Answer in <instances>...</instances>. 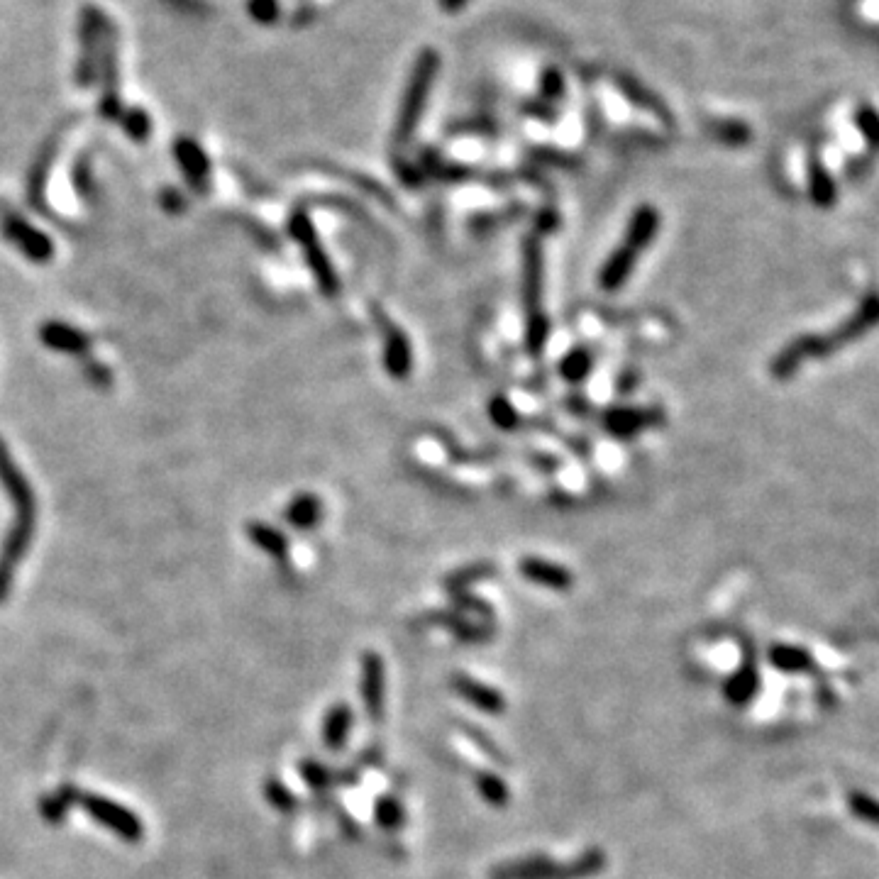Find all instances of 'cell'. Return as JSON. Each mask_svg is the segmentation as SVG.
<instances>
[{
	"mask_svg": "<svg viewBox=\"0 0 879 879\" xmlns=\"http://www.w3.org/2000/svg\"><path fill=\"white\" fill-rule=\"evenodd\" d=\"M0 484L5 486V494L13 501L15 511L10 533L5 535L3 547H0V604H3L8 599L10 589H13L15 569H18V562H22V557L27 555V547L32 543L37 525L35 491H32L25 474L18 469V464H15L13 455H10L8 445L3 440H0Z\"/></svg>",
	"mask_w": 879,
	"mask_h": 879,
	"instance_id": "1",
	"label": "cell"
},
{
	"mask_svg": "<svg viewBox=\"0 0 879 879\" xmlns=\"http://www.w3.org/2000/svg\"><path fill=\"white\" fill-rule=\"evenodd\" d=\"M438 69H440L438 52L425 49V52L418 57L416 66H413L406 93H403L401 108H398V120L394 130L396 145H406V142H411V137L416 135L420 118H423L425 103H428L430 91H433L435 76H438Z\"/></svg>",
	"mask_w": 879,
	"mask_h": 879,
	"instance_id": "2",
	"label": "cell"
},
{
	"mask_svg": "<svg viewBox=\"0 0 879 879\" xmlns=\"http://www.w3.org/2000/svg\"><path fill=\"white\" fill-rule=\"evenodd\" d=\"M76 804H79L93 821L101 823V826L108 828V831H113L115 836L123 838L125 843H140L142 836H145L142 818L132 814L127 806L108 799V796L79 792V796H76Z\"/></svg>",
	"mask_w": 879,
	"mask_h": 879,
	"instance_id": "3",
	"label": "cell"
},
{
	"mask_svg": "<svg viewBox=\"0 0 879 879\" xmlns=\"http://www.w3.org/2000/svg\"><path fill=\"white\" fill-rule=\"evenodd\" d=\"M289 230L293 240L301 245L303 254H306V262L308 267H311L315 281H318L320 291H323L325 296H337V291H340V279H337L333 262H330L328 254H325L323 247H320L311 218H308L303 210H296L289 220Z\"/></svg>",
	"mask_w": 879,
	"mask_h": 879,
	"instance_id": "4",
	"label": "cell"
},
{
	"mask_svg": "<svg viewBox=\"0 0 879 879\" xmlns=\"http://www.w3.org/2000/svg\"><path fill=\"white\" fill-rule=\"evenodd\" d=\"M108 15L98 8H84L79 22V42H81V57L76 64V84L79 86H91L93 76L98 71V57H101V35H103V22Z\"/></svg>",
	"mask_w": 879,
	"mask_h": 879,
	"instance_id": "5",
	"label": "cell"
},
{
	"mask_svg": "<svg viewBox=\"0 0 879 879\" xmlns=\"http://www.w3.org/2000/svg\"><path fill=\"white\" fill-rule=\"evenodd\" d=\"M0 228H3L5 240L10 245H15L22 252V257H27L35 264H47L54 257V245L42 230H37L35 225L27 223L25 218L15 213H5L0 218Z\"/></svg>",
	"mask_w": 879,
	"mask_h": 879,
	"instance_id": "6",
	"label": "cell"
},
{
	"mask_svg": "<svg viewBox=\"0 0 879 879\" xmlns=\"http://www.w3.org/2000/svg\"><path fill=\"white\" fill-rule=\"evenodd\" d=\"M374 320L381 330H384V369L391 379H406L413 369V352L411 342H408L406 333L398 328L396 323H391L379 308H374Z\"/></svg>",
	"mask_w": 879,
	"mask_h": 879,
	"instance_id": "7",
	"label": "cell"
},
{
	"mask_svg": "<svg viewBox=\"0 0 879 879\" xmlns=\"http://www.w3.org/2000/svg\"><path fill=\"white\" fill-rule=\"evenodd\" d=\"M877 313H879L877 311V296L875 293H870V296L862 301V306L858 308V311L850 315V318L845 320V323L840 325L838 330H833L831 335H821V355L823 357L833 355V352H838L840 347L850 345V342L865 335L867 330L875 328Z\"/></svg>",
	"mask_w": 879,
	"mask_h": 879,
	"instance_id": "8",
	"label": "cell"
},
{
	"mask_svg": "<svg viewBox=\"0 0 879 879\" xmlns=\"http://www.w3.org/2000/svg\"><path fill=\"white\" fill-rule=\"evenodd\" d=\"M359 694L367 716L379 721L384 716L386 699V667L379 652H364L362 655V677H359Z\"/></svg>",
	"mask_w": 879,
	"mask_h": 879,
	"instance_id": "9",
	"label": "cell"
},
{
	"mask_svg": "<svg viewBox=\"0 0 879 879\" xmlns=\"http://www.w3.org/2000/svg\"><path fill=\"white\" fill-rule=\"evenodd\" d=\"M450 687L455 691L460 699L467 701L472 709L486 713V716H501L506 713V696L501 694L499 689L489 687V684L479 682V679L469 677V674H452L450 677Z\"/></svg>",
	"mask_w": 879,
	"mask_h": 879,
	"instance_id": "10",
	"label": "cell"
},
{
	"mask_svg": "<svg viewBox=\"0 0 879 879\" xmlns=\"http://www.w3.org/2000/svg\"><path fill=\"white\" fill-rule=\"evenodd\" d=\"M540 293H543V245L538 235L523 240V303L525 315L540 311Z\"/></svg>",
	"mask_w": 879,
	"mask_h": 879,
	"instance_id": "11",
	"label": "cell"
},
{
	"mask_svg": "<svg viewBox=\"0 0 879 879\" xmlns=\"http://www.w3.org/2000/svg\"><path fill=\"white\" fill-rule=\"evenodd\" d=\"M809 359H823L821 357V335H801L796 340L789 342L779 355L772 359V377L777 381L792 379L799 372L801 364H806Z\"/></svg>",
	"mask_w": 879,
	"mask_h": 879,
	"instance_id": "12",
	"label": "cell"
},
{
	"mask_svg": "<svg viewBox=\"0 0 879 879\" xmlns=\"http://www.w3.org/2000/svg\"><path fill=\"white\" fill-rule=\"evenodd\" d=\"M662 423V413L657 408H633V406H621L611 408L604 413V428L608 435L613 438H633L640 430H645L648 425Z\"/></svg>",
	"mask_w": 879,
	"mask_h": 879,
	"instance_id": "13",
	"label": "cell"
},
{
	"mask_svg": "<svg viewBox=\"0 0 879 879\" xmlns=\"http://www.w3.org/2000/svg\"><path fill=\"white\" fill-rule=\"evenodd\" d=\"M518 572L528 582L543 586L550 591H569L574 586V574L567 567L557 565V562L545 560V557H523L518 562Z\"/></svg>",
	"mask_w": 879,
	"mask_h": 879,
	"instance_id": "14",
	"label": "cell"
},
{
	"mask_svg": "<svg viewBox=\"0 0 879 879\" xmlns=\"http://www.w3.org/2000/svg\"><path fill=\"white\" fill-rule=\"evenodd\" d=\"M762 687V679H760V670L753 665V662H743V665L735 670L731 677L723 682V696L726 701L735 709H745L755 701V696L760 694Z\"/></svg>",
	"mask_w": 879,
	"mask_h": 879,
	"instance_id": "15",
	"label": "cell"
},
{
	"mask_svg": "<svg viewBox=\"0 0 879 879\" xmlns=\"http://www.w3.org/2000/svg\"><path fill=\"white\" fill-rule=\"evenodd\" d=\"M174 157H176V162H179L181 171H184L186 179H189V184L193 186V189L196 191L206 189L208 176H210V162H208L206 152L201 149V145L189 140V137H181V140H176V145H174Z\"/></svg>",
	"mask_w": 879,
	"mask_h": 879,
	"instance_id": "16",
	"label": "cell"
},
{
	"mask_svg": "<svg viewBox=\"0 0 879 879\" xmlns=\"http://www.w3.org/2000/svg\"><path fill=\"white\" fill-rule=\"evenodd\" d=\"M40 340L49 350L64 352V355H84V352H88V347H91V337L84 330L74 328L69 323H59V320L42 325Z\"/></svg>",
	"mask_w": 879,
	"mask_h": 879,
	"instance_id": "17",
	"label": "cell"
},
{
	"mask_svg": "<svg viewBox=\"0 0 879 879\" xmlns=\"http://www.w3.org/2000/svg\"><path fill=\"white\" fill-rule=\"evenodd\" d=\"M608 858L601 848H589L582 855H577L574 860H569L567 865H557L552 862L545 870V875L540 879H589L594 875H601L606 870Z\"/></svg>",
	"mask_w": 879,
	"mask_h": 879,
	"instance_id": "18",
	"label": "cell"
},
{
	"mask_svg": "<svg viewBox=\"0 0 879 879\" xmlns=\"http://www.w3.org/2000/svg\"><path fill=\"white\" fill-rule=\"evenodd\" d=\"M423 623L447 630V633H452L457 640H462V643H484V640L491 638V628L489 626H484V623L469 621V618L457 616V613H452V611L425 613Z\"/></svg>",
	"mask_w": 879,
	"mask_h": 879,
	"instance_id": "19",
	"label": "cell"
},
{
	"mask_svg": "<svg viewBox=\"0 0 879 879\" xmlns=\"http://www.w3.org/2000/svg\"><path fill=\"white\" fill-rule=\"evenodd\" d=\"M352 726H355V713H352V709L345 704V701H340V704H335L333 709H328V713H325L323 718L325 748L333 750V753H340V750L347 745Z\"/></svg>",
	"mask_w": 879,
	"mask_h": 879,
	"instance_id": "20",
	"label": "cell"
},
{
	"mask_svg": "<svg viewBox=\"0 0 879 879\" xmlns=\"http://www.w3.org/2000/svg\"><path fill=\"white\" fill-rule=\"evenodd\" d=\"M767 662L782 674H811L816 670V660L809 650L787 643L772 645L767 650Z\"/></svg>",
	"mask_w": 879,
	"mask_h": 879,
	"instance_id": "21",
	"label": "cell"
},
{
	"mask_svg": "<svg viewBox=\"0 0 879 879\" xmlns=\"http://www.w3.org/2000/svg\"><path fill=\"white\" fill-rule=\"evenodd\" d=\"M657 230H660V213H657V208L640 206L633 213V218H630L626 240H623V245H628L630 250H635V252L640 254V252L648 250V247L652 245V240H655Z\"/></svg>",
	"mask_w": 879,
	"mask_h": 879,
	"instance_id": "22",
	"label": "cell"
},
{
	"mask_svg": "<svg viewBox=\"0 0 879 879\" xmlns=\"http://www.w3.org/2000/svg\"><path fill=\"white\" fill-rule=\"evenodd\" d=\"M635 264H638V252L630 250L628 245H621L611 257L606 259V264L599 272V286L604 291H618L633 274Z\"/></svg>",
	"mask_w": 879,
	"mask_h": 879,
	"instance_id": "23",
	"label": "cell"
},
{
	"mask_svg": "<svg viewBox=\"0 0 879 879\" xmlns=\"http://www.w3.org/2000/svg\"><path fill=\"white\" fill-rule=\"evenodd\" d=\"M550 855H525V858L499 862L489 870V879H540L552 865Z\"/></svg>",
	"mask_w": 879,
	"mask_h": 879,
	"instance_id": "24",
	"label": "cell"
},
{
	"mask_svg": "<svg viewBox=\"0 0 879 879\" xmlns=\"http://www.w3.org/2000/svg\"><path fill=\"white\" fill-rule=\"evenodd\" d=\"M809 193L811 201L818 208H831L838 201V189L836 181H833L831 171L826 169V164L818 157L809 159Z\"/></svg>",
	"mask_w": 879,
	"mask_h": 879,
	"instance_id": "25",
	"label": "cell"
},
{
	"mask_svg": "<svg viewBox=\"0 0 879 879\" xmlns=\"http://www.w3.org/2000/svg\"><path fill=\"white\" fill-rule=\"evenodd\" d=\"M284 518L291 528L313 530L320 523V518H323V503H320L318 496L301 494L286 506Z\"/></svg>",
	"mask_w": 879,
	"mask_h": 879,
	"instance_id": "26",
	"label": "cell"
},
{
	"mask_svg": "<svg viewBox=\"0 0 879 879\" xmlns=\"http://www.w3.org/2000/svg\"><path fill=\"white\" fill-rule=\"evenodd\" d=\"M247 535H250V540L259 547V550L267 552V555L274 557V560L284 562L286 555H289V540H286V535L281 533V530L272 528V525L250 523L247 525Z\"/></svg>",
	"mask_w": 879,
	"mask_h": 879,
	"instance_id": "27",
	"label": "cell"
},
{
	"mask_svg": "<svg viewBox=\"0 0 879 879\" xmlns=\"http://www.w3.org/2000/svg\"><path fill=\"white\" fill-rule=\"evenodd\" d=\"M474 789H477V794L482 796L484 804H489L491 809H506L511 804V789H508V784L496 772H477L474 775Z\"/></svg>",
	"mask_w": 879,
	"mask_h": 879,
	"instance_id": "28",
	"label": "cell"
},
{
	"mask_svg": "<svg viewBox=\"0 0 879 879\" xmlns=\"http://www.w3.org/2000/svg\"><path fill=\"white\" fill-rule=\"evenodd\" d=\"M455 728L464 735V738L469 740V743L474 745V748L479 750V753H484L486 757H489L491 762H496V765H501V767L511 765L508 755L503 753L499 745H496V740L491 738V735L486 733V731H482V728L472 726V723H467V721H460V718H457V721H455Z\"/></svg>",
	"mask_w": 879,
	"mask_h": 879,
	"instance_id": "29",
	"label": "cell"
},
{
	"mask_svg": "<svg viewBox=\"0 0 879 879\" xmlns=\"http://www.w3.org/2000/svg\"><path fill=\"white\" fill-rule=\"evenodd\" d=\"M374 821L386 833L401 831L406 826V809H403L401 799L394 794H381L374 804Z\"/></svg>",
	"mask_w": 879,
	"mask_h": 879,
	"instance_id": "30",
	"label": "cell"
},
{
	"mask_svg": "<svg viewBox=\"0 0 879 879\" xmlns=\"http://www.w3.org/2000/svg\"><path fill=\"white\" fill-rule=\"evenodd\" d=\"M54 152H57V135H54L52 140L44 145L40 159H37L35 169H32V176H30V189L27 191H30L32 208H37V210H44L42 193H44V184H47V171H49V167H52Z\"/></svg>",
	"mask_w": 879,
	"mask_h": 879,
	"instance_id": "31",
	"label": "cell"
},
{
	"mask_svg": "<svg viewBox=\"0 0 879 879\" xmlns=\"http://www.w3.org/2000/svg\"><path fill=\"white\" fill-rule=\"evenodd\" d=\"M594 367V355H591L586 347H574L572 352H567L560 362V377L567 384H582V381L591 374Z\"/></svg>",
	"mask_w": 879,
	"mask_h": 879,
	"instance_id": "32",
	"label": "cell"
},
{
	"mask_svg": "<svg viewBox=\"0 0 879 879\" xmlns=\"http://www.w3.org/2000/svg\"><path fill=\"white\" fill-rule=\"evenodd\" d=\"M76 796H79V789L71 787V784H66V787L57 789L54 794L44 796V799L40 801V814L47 818L49 823H62L66 811H69V806L76 804Z\"/></svg>",
	"mask_w": 879,
	"mask_h": 879,
	"instance_id": "33",
	"label": "cell"
},
{
	"mask_svg": "<svg viewBox=\"0 0 879 879\" xmlns=\"http://www.w3.org/2000/svg\"><path fill=\"white\" fill-rule=\"evenodd\" d=\"M547 340H550V318L543 311L525 315V350L533 357L543 355Z\"/></svg>",
	"mask_w": 879,
	"mask_h": 879,
	"instance_id": "34",
	"label": "cell"
},
{
	"mask_svg": "<svg viewBox=\"0 0 879 879\" xmlns=\"http://www.w3.org/2000/svg\"><path fill=\"white\" fill-rule=\"evenodd\" d=\"M491 577H496L494 565H484L482 562V565L462 567L445 579V591L447 594H455V591H469V586L472 584L482 582V579H491Z\"/></svg>",
	"mask_w": 879,
	"mask_h": 879,
	"instance_id": "35",
	"label": "cell"
},
{
	"mask_svg": "<svg viewBox=\"0 0 879 879\" xmlns=\"http://www.w3.org/2000/svg\"><path fill=\"white\" fill-rule=\"evenodd\" d=\"M264 796H267L269 806H274L279 814H293V811H298V806H301V799H298V796L276 777H269L267 782H264Z\"/></svg>",
	"mask_w": 879,
	"mask_h": 879,
	"instance_id": "36",
	"label": "cell"
},
{
	"mask_svg": "<svg viewBox=\"0 0 879 879\" xmlns=\"http://www.w3.org/2000/svg\"><path fill=\"white\" fill-rule=\"evenodd\" d=\"M303 782L313 789V792H325L335 784V772L330 767H325L323 762L311 760V757H303L301 765H298Z\"/></svg>",
	"mask_w": 879,
	"mask_h": 879,
	"instance_id": "37",
	"label": "cell"
},
{
	"mask_svg": "<svg viewBox=\"0 0 879 879\" xmlns=\"http://www.w3.org/2000/svg\"><path fill=\"white\" fill-rule=\"evenodd\" d=\"M848 809H850V814L858 818V821L867 823V826H877L879 823V809H877L875 796L860 792V789H855V792L848 794Z\"/></svg>",
	"mask_w": 879,
	"mask_h": 879,
	"instance_id": "38",
	"label": "cell"
},
{
	"mask_svg": "<svg viewBox=\"0 0 879 879\" xmlns=\"http://www.w3.org/2000/svg\"><path fill=\"white\" fill-rule=\"evenodd\" d=\"M489 418L491 423L496 425L499 430H516L521 418H518V411L513 408V403L508 401L506 396H494L489 401Z\"/></svg>",
	"mask_w": 879,
	"mask_h": 879,
	"instance_id": "39",
	"label": "cell"
},
{
	"mask_svg": "<svg viewBox=\"0 0 879 879\" xmlns=\"http://www.w3.org/2000/svg\"><path fill=\"white\" fill-rule=\"evenodd\" d=\"M120 125H123V130L130 135V140L135 142H145L149 132H152V120H149V115L142 108L123 110V115H120Z\"/></svg>",
	"mask_w": 879,
	"mask_h": 879,
	"instance_id": "40",
	"label": "cell"
},
{
	"mask_svg": "<svg viewBox=\"0 0 879 879\" xmlns=\"http://www.w3.org/2000/svg\"><path fill=\"white\" fill-rule=\"evenodd\" d=\"M450 596L460 611L474 613V616L484 618V621H494V608H491V604H486L484 599L474 596L472 591H455V594H450Z\"/></svg>",
	"mask_w": 879,
	"mask_h": 879,
	"instance_id": "41",
	"label": "cell"
},
{
	"mask_svg": "<svg viewBox=\"0 0 879 879\" xmlns=\"http://www.w3.org/2000/svg\"><path fill=\"white\" fill-rule=\"evenodd\" d=\"M713 135H716V140L726 142V145H731V147L748 145V142H750L748 125L733 123V120H726V123H718L716 127H713Z\"/></svg>",
	"mask_w": 879,
	"mask_h": 879,
	"instance_id": "42",
	"label": "cell"
},
{
	"mask_svg": "<svg viewBox=\"0 0 879 879\" xmlns=\"http://www.w3.org/2000/svg\"><path fill=\"white\" fill-rule=\"evenodd\" d=\"M247 10L257 22L262 25H272L279 18V0H250Z\"/></svg>",
	"mask_w": 879,
	"mask_h": 879,
	"instance_id": "43",
	"label": "cell"
},
{
	"mask_svg": "<svg viewBox=\"0 0 879 879\" xmlns=\"http://www.w3.org/2000/svg\"><path fill=\"white\" fill-rule=\"evenodd\" d=\"M855 125L862 132V137L867 140V145L875 147L877 145V118H875V110L872 108H862L858 115H855Z\"/></svg>",
	"mask_w": 879,
	"mask_h": 879,
	"instance_id": "44",
	"label": "cell"
},
{
	"mask_svg": "<svg viewBox=\"0 0 879 879\" xmlns=\"http://www.w3.org/2000/svg\"><path fill=\"white\" fill-rule=\"evenodd\" d=\"M86 377L91 379L96 386H108L110 379H113V377H110L108 369H105L103 364H98V362L88 364V367H86Z\"/></svg>",
	"mask_w": 879,
	"mask_h": 879,
	"instance_id": "45",
	"label": "cell"
},
{
	"mask_svg": "<svg viewBox=\"0 0 879 879\" xmlns=\"http://www.w3.org/2000/svg\"><path fill=\"white\" fill-rule=\"evenodd\" d=\"M543 93L547 98H557L562 93V79L557 71H547L543 76Z\"/></svg>",
	"mask_w": 879,
	"mask_h": 879,
	"instance_id": "46",
	"label": "cell"
},
{
	"mask_svg": "<svg viewBox=\"0 0 879 879\" xmlns=\"http://www.w3.org/2000/svg\"><path fill=\"white\" fill-rule=\"evenodd\" d=\"M557 223H560V218H557L555 210H543L538 215V220H535V228H538V235H545V232L555 230Z\"/></svg>",
	"mask_w": 879,
	"mask_h": 879,
	"instance_id": "47",
	"label": "cell"
},
{
	"mask_svg": "<svg viewBox=\"0 0 879 879\" xmlns=\"http://www.w3.org/2000/svg\"><path fill=\"white\" fill-rule=\"evenodd\" d=\"M396 171H398V176H401V181L406 186H420V181H423V176H420V171L418 169H413L411 164H403V162H396Z\"/></svg>",
	"mask_w": 879,
	"mask_h": 879,
	"instance_id": "48",
	"label": "cell"
},
{
	"mask_svg": "<svg viewBox=\"0 0 879 879\" xmlns=\"http://www.w3.org/2000/svg\"><path fill=\"white\" fill-rule=\"evenodd\" d=\"M635 384H638V372H633V369H628V372H623L621 377H618V381H616L618 394H621V396L633 394Z\"/></svg>",
	"mask_w": 879,
	"mask_h": 879,
	"instance_id": "49",
	"label": "cell"
},
{
	"mask_svg": "<svg viewBox=\"0 0 879 879\" xmlns=\"http://www.w3.org/2000/svg\"><path fill=\"white\" fill-rule=\"evenodd\" d=\"M540 159H543V162L555 164V167H574V164H577L572 157H569V154L547 152V149H543V152H540Z\"/></svg>",
	"mask_w": 879,
	"mask_h": 879,
	"instance_id": "50",
	"label": "cell"
},
{
	"mask_svg": "<svg viewBox=\"0 0 879 879\" xmlns=\"http://www.w3.org/2000/svg\"><path fill=\"white\" fill-rule=\"evenodd\" d=\"M167 3L184 10V13H203V10H208V3H203V0H167Z\"/></svg>",
	"mask_w": 879,
	"mask_h": 879,
	"instance_id": "51",
	"label": "cell"
},
{
	"mask_svg": "<svg viewBox=\"0 0 879 879\" xmlns=\"http://www.w3.org/2000/svg\"><path fill=\"white\" fill-rule=\"evenodd\" d=\"M438 3L440 10H445V13H457V10H462L464 5L472 3V0H438Z\"/></svg>",
	"mask_w": 879,
	"mask_h": 879,
	"instance_id": "52",
	"label": "cell"
}]
</instances>
